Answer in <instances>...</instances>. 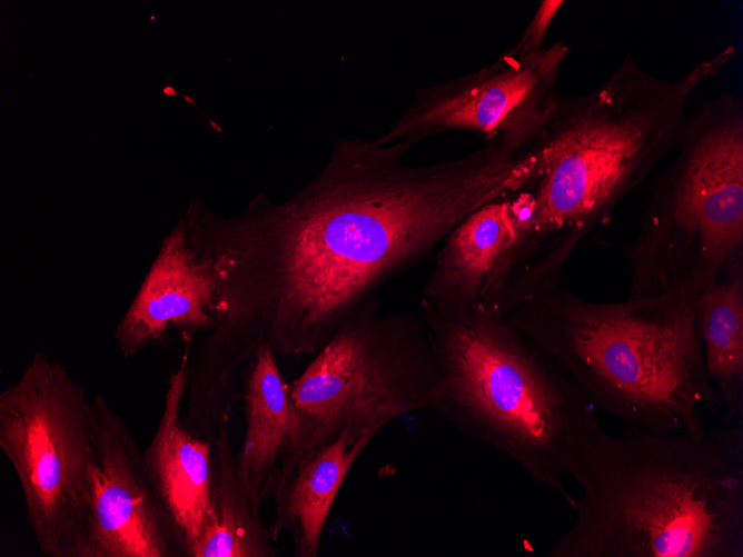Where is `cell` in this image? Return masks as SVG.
<instances>
[{
	"instance_id": "cell-1",
	"label": "cell",
	"mask_w": 743,
	"mask_h": 557,
	"mask_svg": "<svg viewBox=\"0 0 743 557\" xmlns=\"http://www.w3.org/2000/svg\"><path fill=\"white\" fill-rule=\"evenodd\" d=\"M413 145L339 139L283 202L261 195L228 220L196 207L189 232L215 276L216 321L277 357L315 355L379 286L528 180L524 159L497 146L412 166Z\"/></svg>"
},
{
	"instance_id": "cell-2",
	"label": "cell",
	"mask_w": 743,
	"mask_h": 557,
	"mask_svg": "<svg viewBox=\"0 0 743 557\" xmlns=\"http://www.w3.org/2000/svg\"><path fill=\"white\" fill-rule=\"evenodd\" d=\"M581 488L573 525L548 557H743V468L711 439L600 418L567 466Z\"/></svg>"
},
{
	"instance_id": "cell-3",
	"label": "cell",
	"mask_w": 743,
	"mask_h": 557,
	"mask_svg": "<svg viewBox=\"0 0 743 557\" xmlns=\"http://www.w3.org/2000/svg\"><path fill=\"white\" fill-rule=\"evenodd\" d=\"M729 47L676 80L627 57L591 92L558 98L537 142V176L524 189L531 208L526 271L544 284L583 238L637 188L682 139L693 91L731 59Z\"/></svg>"
},
{
	"instance_id": "cell-4",
	"label": "cell",
	"mask_w": 743,
	"mask_h": 557,
	"mask_svg": "<svg viewBox=\"0 0 743 557\" xmlns=\"http://www.w3.org/2000/svg\"><path fill=\"white\" fill-rule=\"evenodd\" d=\"M701 290L598 302L558 284L506 319L567 374L596 410L655 434L704 437L705 408L722 402L704 364Z\"/></svg>"
},
{
	"instance_id": "cell-5",
	"label": "cell",
	"mask_w": 743,
	"mask_h": 557,
	"mask_svg": "<svg viewBox=\"0 0 743 557\" xmlns=\"http://www.w3.org/2000/svg\"><path fill=\"white\" fill-rule=\"evenodd\" d=\"M437 357L434 409L465 436L515 462L572 509L565 475L597 410L567 374L505 316L422 297Z\"/></svg>"
},
{
	"instance_id": "cell-6",
	"label": "cell",
	"mask_w": 743,
	"mask_h": 557,
	"mask_svg": "<svg viewBox=\"0 0 743 557\" xmlns=\"http://www.w3.org/2000/svg\"><path fill=\"white\" fill-rule=\"evenodd\" d=\"M623 255L627 298L704 288L743 258V108L722 95L687 118Z\"/></svg>"
},
{
	"instance_id": "cell-7",
	"label": "cell",
	"mask_w": 743,
	"mask_h": 557,
	"mask_svg": "<svg viewBox=\"0 0 743 557\" xmlns=\"http://www.w3.org/2000/svg\"><path fill=\"white\" fill-rule=\"evenodd\" d=\"M313 356L289 385L295 422L279 479L344 429L374 439L395 419L434 409L439 367L420 314L385 311L373 295Z\"/></svg>"
},
{
	"instance_id": "cell-8",
	"label": "cell",
	"mask_w": 743,
	"mask_h": 557,
	"mask_svg": "<svg viewBox=\"0 0 743 557\" xmlns=\"http://www.w3.org/2000/svg\"><path fill=\"white\" fill-rule=\"evenodd\" d=\"M92 426L86 388L40 351L0 394V449L42 556L86 557Z\"/></svg>"
},
{
	"instance_id": "cell-9",
	"label": "cell",
	"mask_w": 743,
	"mask_h": 557,
	"mask_svg": "<svg viewBox=\"0 0 743 557\" xmlns=\"http://www.w3.org/2000/svg\"><path fill=\"white\" fill-rule=\"evenodd\" d=\"M568 52L562 42L524 53L511 49L478 71L419 89L376 140L415 143L459 129L479 133L484 145L523 152L537 142L558 102L555 87Z\"/></svg>"
},
{
	"instance_id": "cell-10",
	"label": "cell",
	"mask_w": 743,
	"mask_h": 557,
	"mask_svg": "<svg viewBox=\"0 0 743 557\" xmlns=\"http://www.w3.org/2000/svg\"><path fill=\"white\" fill-rule=\"evenodd\" d=\"M92 411L86 557H187L127 422L100 394Z\"/></svg>"
},
{
	"instance_id": "cell-11",
	"label": "cell",
	"mask_w": 743,
	"mask_h": 557,
	"mask_svg": "<svg viewBox=\"0 0 743 557\" xmlns=\"http://www.w3.org/2000/svg\"><path fill=\"white\" fill-rule=\"evenodd\" d=\"M527 219L523 191L470 212L443 240L423 297L497 311L527 239Z\"/></svg>"
},
{
	"instance_id": "cell-12",
	"label": "cell",
	"mask_w": 743,
	"mask_h": 557,
	"mask_svg": "<svg viewBox=\"0 0 743 557\" xmlns=\"http://www.w3.org/2000/svg\"><path fill=\"white\" fill-rule=\"evenodd\" d=\"M216 298L212 270L194 248L185 222L180 223L164 242L116 328L120 352L135 356L171 328L185 334L209 330Z\"/></svg>"
},
{
	"instance_id": "cell-13",
	"label": "cell",
	"mask_w": 743,
	"mask_h": 557,
	"mask_svg": "<svg viewBox=\"0 0 743 557\" xmlns=\"http://www.w3.org/2000/svg\"><path fill=\"white\" fill-rule=\"evenodd\" d=\"M189 380L188 360L171 374L158 426L143 458L150 478L187 547V557L206 523L214 470L212 442L184 425L181 406Z\"/></svg>"
},
{
	"instance_id": "cell-14",
	"label": "cell",
	"mask_w": 743,
	"mask_h": 557,
	"mask_svg": "<svg viewBox=\"0 0 743 557\" xmlns=\"http://www.w3.org/2000/svg\"><path fill=\"white\" fill-rule=\"evenodd\" d=\"M242 402L245 434L236 455V473L244 493L260 510L274 497L295 422L289 385L268 344H260L248 360Z\"/></svg>"
},
{
	"instance_id": "cell-15",
	"label": "cell",
	"mask_w": 743,
	"mask_h": 557,
	"mask_svg": "<svg viewBox=\"0 0 743 557\" xmlns=\"http://www.w3.org/2000/svg\"><path fill=\"white\" fill-rule=\"evenodd\" d=\"M373 439L344 429L276 486L274 537L289 534L296 557H317L329 513L348 473Z\"/></svg>"
},
{
	"instance_id": "cell-16",
	"label": "cell",
	"mask_w": 743,
	"mask_h": 557,
	"mask_svg": "<svg viewBox=\"0 0 743 557\" xmlns=\"http://www.w3.org/2000/svg\"><path fill=\"white\" fill-rule=\"evenodd\" d=\"M697 318L705 368L731 425L743 415V258L701 290Z\"/></svg>"
},
{
	"instance_id": "cell-17",
	"label": "cell",
	"mask_w": 743,
	"mask_h": 557,
	"mask_svg": "<svg viewBox=\"0 0 743 557\" xmlns=\"http://www.w3.org/2000/svg\"><path fill=\"white\" fill-rule=\"evenodd\" d=\"M214 470L210 507L189 557H275L270 527L240 487L229 425L212 441Z\"/></svg>"
},
{
	"instance_id": "cell-18",
	"label": "cell",
	"mask_w": 743,
	"mask_h": 557,
	"mask_svg": "<svg viewBox=\"0 0 743 557\" xmlns=\"http://www.w3.org/2000/svg\"><path fill=\"white\" fill-rule=\"evenodd\" d=\"M563 3L562 0H543L521 40L512 49L523 53L542 49L549 26Z\"/></svg>"
},
{
	"instance_id": "cell-19",
	"label": "cell",
	"mask_w": 743,
	"mask_h": 557,
	"mask_svg": "<svg viewBox=\"0 0 743 557\" xmlns=\"http://www.w3.org/2000/svg\"><path fill=\"white\" fill-rule=\"evenodd\" d=\"M706 435L726 460L743 468V415L725 428L706 430Z\"/></svg>"
}]
</instances>
